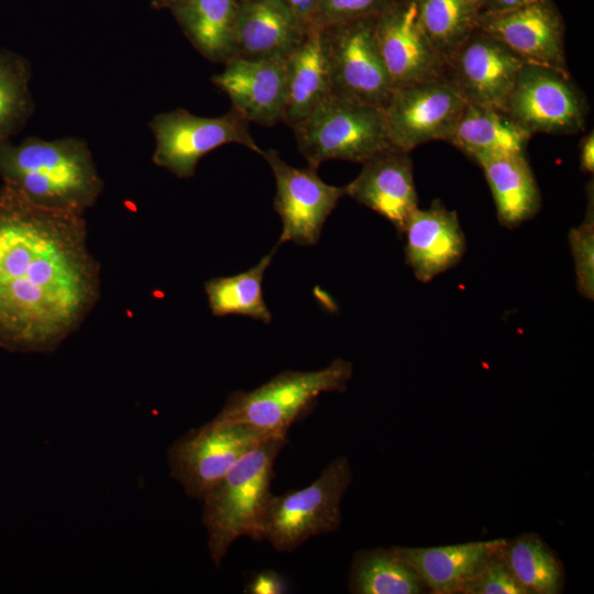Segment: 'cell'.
<instances>
[{
  "label": "cell",
  "instance_id": "cell-1",
  "mask_svg": "<svg viewBox=\"0 0 594 594\" xmlns=\"http://www.w3.org/2000/svg\"><path fill=\"white\" fill-rule=\"evenodd\" d=\"M100 296L85 212L37 205L0 187V346L55 350Z\"/></svg>",
  "mask_w": 594,
  "mask_h": 594
},
{
  "label": "cell",
  "instance_id": "cell-2",
  "mask_svg": "<svg viewBox=\"0 0 594 594\" xmlns=\"http://www.w3.org/2000/svg\"><path fill=\"white\" fill-rule=\"evenodd\" d=\"M0 178L33 202L86 212L102 193L87 143L79 138L0 141Z\"/></svg>",
  "mask_w": 594,
  "mask_h": 594
},
{
  "label": "cell",
  "instance_id": "cell-3",
  "mask_svg": "<svg viewBox=\"0 0 594 594\" xmlns=\"http://www.w3.org/2000/svg\"><path fill=\"white\" fill-rule=\"evenodd\" d=\"M286 440L287 433L265 439L200 501L209 556L217 566L239 538L260 540L261 520L273 495L274 463Z\"/></svg>",
  "mask_w": 594,
  "mask_h": 594
},
{
  "label": "cell",
  "instance_id": "cell-4",
  "mask_svg": "<svg viewBox=\"0 0 594 594\" xmlns=\"http://www.w3.org/2000/svg\"><path fill=\"white\" fill-rule=\"evenodd\" d=\"M353 375V365L333 360L317 371H284L253 391L231 393L213 417L222 424H244L273 433H287L323 393H342Z\"/></svg>",
  "mask_w": 594,
  "mask_h": 594
},
{
  "label": "cell",
  "instance_id": "cell-5",
  "mask_svg": "<svg viewBox=\"0 0 594 594\" xmlns=\"http://www.w3.org/2000/svg\"><path fill=\"white\" fill-rule=\"evenodd\" d=\"M351 480L349 460L339 457L308 486L272 495L261 520L260 540L286 552L311 537L334 531L341 524V503Z\"/></svg>",
  "mask_w": 594,
  "mask_h": 594
},
{
  "label": "cell",
  "instance_id": "cell-6",
  "mask_svg": "<svg viewBox=\"0 0 594 594\" xmlns=\"http://www.w3.org/2000/svg\"><path fill=\"white\" fill-rule=\"evenodd\" d=\"M298 150L316 168L329 160L364 163L392 146L382 109L333 97L292 128Z\"/></svg>",
  "mask_w": 594,
  "mask_h": 594
},
{
  "label": "cell",
  "instance_id": "cell-7",
  "mask_svg": "<svg viewBox=\"0 0 594 594\" xmlns=\"http://www.w3.org/2000/svg\"><path fill=\"white\" fill-rule=\"evenodd\" d=\"M319 34L331 97L383 109L393 86L377 46L374 18L328 25Z\"/></svg>",
  "mask_w": 594,
  "mask_h": 594
},
{
  "label": "cell",
  "instance_id": "cell-8",
  "mask_svg": "<svg viewBox=\"0 0 594 594\" xmlns=\"http://www.w3.org/2000/svg\"><path fill=\"white\" fill-rule=\"evenodd\" d=\"M278 433L213 418L176 439L167 451L170 476L185 494L201 501L245 454Z\"/></svg>",
  "mask_w": 594,
  "mask_h": 594
},
{
  "label": "cell",
  "instance_id": "cell-9",
  "mask_svg": "<svg viewBox=\"0 0 594 594\" xmlns=\"http://www.w3.org/2000/svg\"><path fill=\"white\" fill-rule=\"evenodd\" d=\"M155 139L153 162L179 178L194 176L197 163L212 150L235 143L262 154L249 121L234 108L221 117L195 116L185 109L162 112L148 123Z\"/></svg>",
  "mask_w": 594,
  "mask_h": 594
},
{
  "label": "cell",
  "instance_id": "cell-10",
  "mask_svg": "<svg viewBox=\"0 0 594 594\" xmlns=\"http://www.w3.org/2000/svg\"><path fill=\"white\" fill-rule=\"evenodd\" d=\"M505 113L529 134H574L584 128L586 106L569 73L525 64Z\"/></svg>",
  "mask_w": 594,
  "mask_h": 594
},
{
  "label": "cell",
  "instance_id": "cell-11",
  "mask_svg": "<svg viewBox=\"0 0 594 594\" xmlns=\"http://www.w3.org/2000/svg\"><path fill=\"white\" fill-rule=\"evenodd\" d=\"M465 106L444 77L394 89L382 109L391 145L411 152L430 141H448Z\"/></svg>",
  "mask_w": 594,
  "mask_h": 594
},
{
  "label": "cell",
  "instance_id": "cell-12",
  "mask_svg": "<svg viewBox=\"0 0 594 594\" xmlns=\"http://www.w3.org/2000/svg\"><path fill=\"white\" fill-rule=\"evenodd\" d=\"M276 182L274 209L278 213L283 230L276 245L295 242L315 245L323 224L336 208L345 188L332 186L320 179L316 168H296L288 165L277 151H263Z\"/></svg>",
  "mask_w": 594,
  "mask_h": 594
},
{
  "label": "cell",
  "instance_id": "cell-13",
  "mask_svg": "<svg viewBox=\"0 0 594 594\" xmlns=\"http://www.w3.org/2000/svg\"><path fill=\"white\" fill-rule=\"evenodd\" d=\"M525 64L503 43L477 29L446 61L443 77L466 103L505 112Z\"/></svg>",
  "mask_w": 594,
  "mask_h": 594
},
{
  "label": "cell",
  "instance_id": "cell-14",
  "mask_svg": "<svg viewBox=\"0 0 594 594\" xmlns=\"http://www.w3.org/2000/svg\"><path fill=\"white\" fill-rule=\"evenodd\" d=\"M374 32L393 90L443 77L444 62L425 34L417 0H396L374 18Z\"/></svg>",
  "mask_w": 594,
  "mask_h": 594
},
{
  "label": "cell",
  "instance_id": "cell-15",
  "mask_svg": "<svg viewBox=\"0 0 594 594\" xmlns=\"http://www.w3.org/2000/svg\"><path fill=\"white\" fill-rule=\"evenodd\" d=\"M479 30L493 36L526 64L569 73L564 53V23L552 0L498 13H482Z\"/></svg>",
  "mask_w": 594,
  "mask_h": 594
},
{
  "label": "cell",
  "instance_id": "cell-16",
  "mask_svg": "<svg viewBox=\"0 0 594 594\" xmlns=\"http://www.w3.org/2000/svg\"><path fill=\"white\" fill-rule=\"evenodd\" d=\"M363 164L345 196L388 220L399 234L418 207L410 152L389 146Z\"/></svg>",
  "mask_w": 594,
  "mask_h": 594
},
{
  "label": "cell",
  "instance_id": "cell-17",
  "mask_svg": "<svg viewBox=\"0 0 594 594\" xmlns=\"http://www.w3.org/2000/svg\"><path fill=\"white\" fill-rule=\"evenodd\" d=\"M285 61L231 58L211 80L249 122L272 127L284 117Z\"/></svg>",
  "mask_w": 594,
  "mask_h": 594
},
{
  "label": "cell",
  "instance_id": "cell-18",
  "mask_svg": "<svg viewBox=\"0 0 594 594\" xmlns=\"http://www.w3.org/2000/svg\"><path fill=\"white\" fill-rule=\"evenodd\" d=\"M405 261L416 278L422 283L455 266L465 253V237L458 213L439 200L429 208H417L409 217Z\"/></svg>",
  "mask_w": 594,
  "mask_h": 594
},
{
  "label": "cell",
  "instance_id": "cell-19",
  "mask_svg": "<svg viewBox=\"0 0 594 594\" xmlns=\"http://www.w3.org/2000/svg\"><path fill=\"white\" fill-rule=\"evenodd\" d=\"M308 32L283 0L239 1L233 58L286 59Z\"/></svg>",
  "mask_w": 594,
  "mask_h": 594
},
{
  "label": "cell",
  "instance_id": "cell-20",
  "mask_svg": "<svg viewBox=\"0 0 594 594\" xmlns=\"http://www.w3.org/2000/svg\"><path fill=\"white\" fill-rule=\"evenodd\" d=\"M505 541L497 538L435 547L392 548L417 573L428 592L461 594L481 565Z\"/></svg>",
  "mask_w": 594,
  "mask_h": 594
},
{
  "label": "cell",
  "instance_id": "cell-21",
  "mask_svg": "<svg viewBox=\"0 0 594 594\" xmlns=\"http://www.w3.org/2000/svg\"><path fill=\"white\" fill-rule=\"evenodd\" d=\"M473 160L484 172L501 224L514 228L537 215L541 197L525 154H487Z\"/></svg>",
  "mask_w": 594,
  "mask_h": 594
},
{
  "label": "cell",
  "instance_id": "cell-22",
  "mask_svg": "<svg viewBox=\"0 0 594 594\" xmlns=\"http://www.w3.org/2000/svg\"><path fill=\"white\" fill-rule=\"evenodd\" d=\"M172 12L205 58L226 64L234 57L239 0H187Z\"/></svg>",
  "mask_w": 594,
  "mask_h": 594
},
{
  "label": "cell",
  "instance_id": "cell-23",
  "mask_svg": "<svg viewBox=\"0 0 594 594\" xmlns=\"http://www.w3.org/2000/svg\"><path fill=\"white\" fill-rule=\"evenodd\" d=\"M286 101L283 121L293 128L331 97L319 29L310 30L286 58Z\"/></svg>",
  "mask_w": 594,
  "mask_h": 594
},
{
  "label": "cell",
  "instance_id": "cell-24",
  "mask_svg": "<svg viewBox=\"0 0 594 594\" xmlns=\"http://www.w3.org/2000/svg\"><path fill=\"white\" fill-rule=\"evenodd\" d=\"M531 136L504 111L466 103L448 142L474 158L487 154H525Z\"/></svg>",
  "mask_w": 594,
  "mask_h": 594
},
{
  "label": "cell",
  "instance_id": "cell-25",
  "mask_svg": "<svg viewBox=\"0 0 594 594\" xmlns=\"http://www.w3.org/2000/svg\"><path fill=\"white\" fill-rule=\"evenodd\" d=\"M502 556L527 594L562 592L565 581L563 564L539 535L527 532L506 540Z\"/></svg>",
  "mask_w": 594,
  "mask_h": 594
},
{
  "label": "cell",
  "instance_id": "cell-26",
  "mask_svg": "<svg viewBox=\"0 0 594 594\" xmlns=\"http://www.w3.org/2000/svg\"><path fill=\"white\" fill-rule=\"evenodd\" d=\"M349 591L353 594H420L427 588L391 547L363 549L354 554Z\"/></svg>",
  "mask_w": 594,
  "mask_h": 594
},
{
  "label": "cell",
  "instance_id": "cell-27",
  "mask_svg": "<svg viewBox=\"0 0 594 594\" xmlns=\"http://www.w3.org/2000/svg\"><path fill=\"white\" fill-rule=\"evenodd\" d=\"M276 245L250 270L226 277H216L205 283L209 308L213 316H246L264 323L272 321L263 296V276L270 266Z\"/></svg>",
  "mask_w": 594,
  "mask_h": 594
},
{
  "label": "cell",
  "instance_id": "cell-28",
  "mask_svg": "<svg viewBox=\"0 0 594 594\" xmlns=\"http://www.w3.org/2000/svg\"><path fill=\"white\" fill-rule=\"evenodd\" d=\"M417 4L425 34L446 63L477 30L484 0H417Z\"/></svg>",
  "mask_w": 594,
  "mask_h": 594
},
{
  "label": "cell",
  "instance_id": "cell-29",
  "mask_svg": "<svg viewBox=\"0 0 594 594\" xmlns=\"http://www.w3.org/2000/svg\"><path fill=\"white\" fill-rule=\"evenodd\" d=\"M30 77L21 55L0 48V141L20 131L33 111Z\"/></svg>",
  "mask_w": 594,
  "mask_h": 594
},
{
  "label": "cell",
  "instance_id": "cell-30",
  "mask_svg": "<svg viewBox=\"0 0 594 594\" xmlns=\"http://www.w3.org/2000/svg\"><path fill=\"white\" fill-rule=\"evenodd\" d=\"M587 185V206L583 221L569 232V244L574 262L576 287L587 298L594 297V193Z\"/></svg>",
  "mask_w": 594,
  "mask_h": 594
},
{
  "label": "cell",
  "instance_id": "cell-31",
  "mask_svg": "<svg viewBox=\"0 0 594 594\" xmlns=\"http://www.w3.org/2000/svg\"><path fill=\"white\" fill-rule=\"evenodd\" d=\"M502 548L487 558L461 594H527L506 565Z\"/></svg>",
  "mask_w": 594,
  "mask_h": 594
},
{
  "label": "cell",
  "instance_id": "cell-32",
  "mask_svg": "<svg viewBox=\"0 0 594 594\" xmlns=\"http://www.w3.org/2000/svg\"><path fill=\"white\" fill-rule=\"evenodd\" d=\"M396 0H319L314 25L321 29L342 22L375 18Z\"/></svg>",
  "mask_w": 594,
  "mask_h": 594
},
{
  "label": "cell",
  "instance_id": "cell-33",
  "mask_svg": "<svg viewBox=\"0 0 594 594\" xmlns=\"http://www.w3.org/2000/svg\"><path fill=\"white\" fill-rule=\"evenodd\" d=\"M287 590L283 578L273 570L255 573L245 587L250 594H282Z\"/></svg>",
  "mask_w": 594,
  "mask_h": 594
},
{
  "label": "cell",
  "instance_id": "cell-34",
  "mask_svg": "<svg viewBox=\"0 0 594 594\" xmlns=\"http://www.w3.org/2000/svg\"><path fill=\"white\" fill-rule=\"evenodd\" d=\"M297 21L306 31L316 29L314 25L319 0H283Z\"/></svg>",
  "mask_w": 594,
  "mask_h": 594
},
{
  "label": "cell",
  "instance_id": "cell-35",
  "mask_svg": "<svg viewBox=\"0 0 594 594\" xmlns=\"http://www.w3.org/2000/svg\"><path fill=\"white\" fill-rule=\"evenodd\" d=\"M580 169L593 174L594 170V133L591 131L580 142Z\"/></svg>",
  "mask_w": 594,
  "mask_h": 594
},
{
  "label": "cell",
  "instance_id": "cell-36",
  "mask_svg": "<svg viewBox=\"0 0 594 594\" xmlns=\"http://www.w3.org/2000/svg\"><path fill=\"white\" fill-rule=\"evenodd\" d=\"M539 0H484L483 13H498L514 10Z\"/></svg>",
  "mask_w": 594,
  "mask_h": 594
},
{
  "label": "cell",
  "instance_id": "cell-37",
  "mask_svg": "<svg viewBox=\"0 0 594 594\" xmlns=\"http://www.w3.org/2000/svg\"><path fill=\"white\" fill-rule=\"evenodd\" d=\"M187 0H152L154 9H173Z\"/></svg>",
  "mask_w": 594,
  "mask_h": 594
},
{
  "label": "cell",
  "instance_id": "cell-38",
  "mask_svg": "<svg viewBox=\"0 0 594 594\" xmlns=\"http://www.w3.org/2000/svg\"><path fill=\"white\" fill-rule=\"evenodd\" d=\"M239 1H245V0H239Z\"/></svg>",
  "mask_w": 594,
  "mask_h": 594
}]
</instances>
